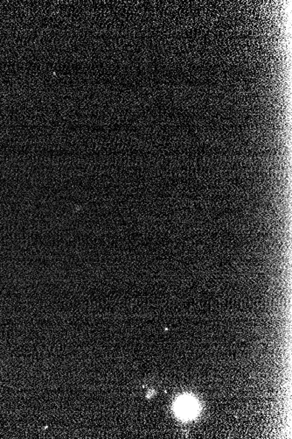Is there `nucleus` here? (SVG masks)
<instances>
[{
    "label": "nucleus",
    "mask_w": 292,
    "mask_h": 439,
    "mask_svg": "<svg viewBox=\"0 0 292 439\" xmlns=\"http://www.w3.org/2000/svg\"><path fill=\"white\" fill-rule=\"evenodd\" d=\"M175 409L179 416L184 418H190L195 415L198 408L195 400L189 396H184L177 402Z\"/></svg>",
    "instance_id": "nucleus-1"
}]
</instances>
